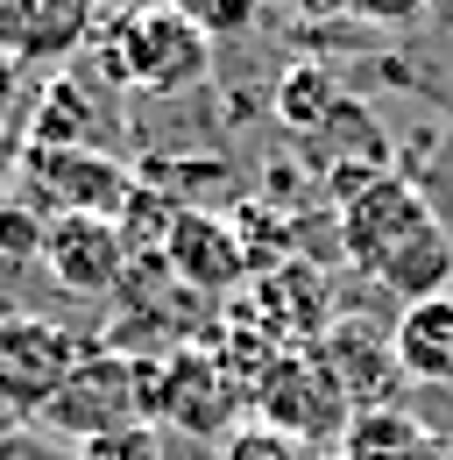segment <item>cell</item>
Returning <instances> with one entry per match:
<instances>
[{
  "label": "cell",
  "instance_id": "1",
  "mask_svg": "<svg viewBox=\"0 0 453 460\" xmlns=\"http://www.w3.org/2000/svg\"><path fill=\"white\" fill-rule=\"evenodd\" d=\"M156 383H164V361H142V354H120V347H93L78 361V376L64 383V397L36 418V432L57 439H107L128 425H156Z\"/></svg>",
  "mask_w": 453,
  "mask_h": 460
},
{
  "label": "cell",
  "instance_id": "2",
  "mask_svg": "<svg viewBox=\"0 0 453 460\" xmlns=\"http://www.w3.org/2000/svg\"><path fill=\"white\" fill-rule=\"evenodd\" d=\"M100 71H107L113 85H128V93L177 100V93L206 85L213 43L184 14H170V7H135V14H120L107 36H100Z\"/></svg>",
  "mask_w": 453,
  "mask_h": 460
},
{
  "label": "cell",
  "instance_id": "3",
  "mask_svg": "<svg viewBox=\"0 0 453 460\" xmlns=\"http://www.w3.org/2000/svg\"><path fill=\"white\" fill-rule=\"evenodd\" d=\"M255 411L290 447H340L354 425V397L319 347H283L270 361V376L255 383Z\"/></svg>",
  "mask_w": 453,
  "mask_h": 460
},
{
  "label": "cell",
  "instance_id": "4",
  "mask_svg": "<svg viewBox=\"0 0 453 460\" xmlns=\"http://www.w3.org/2000/svg\"><path fill=\"white\" fill-rule=\"evenodd\" d=\"M85 354H93V347L78 341L71 326H57L43 312H7V319H0V403H7L22 425H36V418L64 397V383L78 376Z\"/></svg>",
  "mask_w": 453,
  "mask_h": 460
},
{
  "label": "cell",
  "instance_id": "5",
  "mask_svg": "<svg viewBox=\"0 0 453 460\" xmlns=\"http://www.w3.org/2000/svg\"><path fill=\"white\" fill-rule=\"evenodd\" d=\"M22 184L43 199V206H57V213H100V220H113L128 199H135V177H128V164H113L107 149H85V142H29L22 149Z\"/></svg>",
  "mask_w": 453,
  "mask_h": 460
},
{
  "label": "cell",
  "instance_id": "6",
  "mask_svg": "<svg viewBox=\"0 0 453 460\" xmlns=\"http://www.w3.org/2000/svg\"><path fill=\"white\" fill-rule=\"evenodd\" d=\"M432 220H440V213L425 206V191H418L411 177H396V171H376V177H361V184L340 191V248H347L361 270H383L396 248L418 227H432Z\"/></svg>",
  "mask_w": 453,
  "mask_h": 460
},
{
  "label": "cell",
  "instance_id": "7",
  "mask_svg": "<svg viewBox=\"0 0 453 460\" xmlns=\"http://www.w3.org/2000/svg\"><path fill=\"white\" fill-rule=\"evenodd\" d=\"M241 403H248V390H241V376H234L226 361L199 354V347L164 361V383H156V425H164V432L220 439L226 425L241 418Z\"/></svg>",
  "mask_w": 453,
  "mask_h": 460
},
{
  "label": "cell",
  "instance_id": "8",
  "mask_svg": "<svg viewBox=\"0 0 453 460\" xmlns=\"http://www.w3.org/2000/svg\"><path fill=\"white\" fill-rule=\"evenodd\" d=\"M57 290L71 297H107L120 277H128V234L100 220V213H50V234H43V255Z\"/></svg>",
  "mask_w": 453,
  "mask_h": 460
},
{
  "label": "cell",
  "instance_id": "9",
  "mask_svg": "<svg viewBox=\"0 0 453 460\" xmlns=\"http://www.w3.org/2000/svg\"><path fill=\"white\" fill-rule=\"evenodd\" d=\"M93 36V0H0V50L14 64H57Z\"/></svg>",
  "mask_w": 453,
  "mask_h": 460
},
{
  "label": "cell",
  "instance_id": "10",
  "mask_svg": "<svg viewBox=\"0 0 453 460\" xmlns=\"http://www.w3.org/2000/svg\"><path fill=\"white\" fill-rule=\"evenodd\" d=\"M390 347H396V376H404V383L453 390V290L404 305L396 326H390Z\"/></svg>",
  "mask_w": 453,
  "mask_h": 460
},
{
  "label": "cell",
  "instance_id": "11",
  "mask_svg": "<svg viewBox=\"0 0 453 460\" xmlns=\"http://www.w3.org/2000/svg\"><path fill=\"white\" fill-rule=\"evenodd\" d=\"M164 262L184 277L191 290H226L248 277V248L226 220H206V213H177V227L164 241Z\"/></svg>",
  "mask_w": 453,
  "mask_h": 460
},
{
  "label": "cell",
  "instance_id": "12",
  "mask_svg": "<svg viewBox=\"0 0 453 460\" xmlns=\"http://www.w3.org/2000/svg\"><path fill=\"white\" fill-rule=\"evenodd\" d=\"M340 460H453V454H447V439L432 425H418L411 411L369 403V411H354V425L340 439Z\"/></svg>",
  "mask_w": 453,
  "mask_h": 460
},
{
  "label": "cell",
  "instance_id": "13",
  "mask_svg": "<svg viewBox=\"0 0 453 460\" xmlns=\"http://www.w3.org/2000/svg\"><path fill=\"white\" fill-rule=\"evenodd\" d=\"M383 290H390L396 305H418V297H440L453 290V227L447 220H432V227H418L404 248H396L390 262L376 270Z\"/></svg>",
  "mask_w": 453,
  "mask_h": 460
},
{
  "label": "cell",
  "instance_id": "14",
  "mask_svg": "<svg viewBox=\"0 0 453 460\" xmlns=\"http://www.w3.org/2000/svg\"><path fill=\"white\" fill-rule=\"evenodd\" d=\"M326 114H340L333 78H326L319 64H290L283 85H277V120H283V128H298V135H319V120H326Z\"/></svg>",
  "mask_w": 453,
  "mask_h": 460
},
{
  "label": "cell",
  "instance_id": "15",
  "mask_svg": "<svg viewBox=\"0 0 453 460\" xmlns=\"http://www.w3.org/2000/svg\"><path fill=\"white\" fill-rule=\"evenodd\" d=\"M170 14H184L206 43H234V36H248L255 29V14H262V0H164Z\"/></svg>",
  "mask_w": 453,
  "mask_h": 460
},
{
  "label": "cell",
  "instance_id": "16",
  "mask_svg": "<svg viewBox=\"0 0 453 460\" xmlns=\"http://www.w3.org/2000/svg\"><path fill=\"white\" fill-rule=\"evenodd\" d=\"M43 234H50V213H36V206H0V262H36V255H43Z\"/></svg>",
  "mask_w": 453,
  "mask_h": 460
},
{
  "label": "cell",
  "instance_id": "17",
  "mask_svg": "<svg viewBox=\"0 0 453 460\" xmlns=\"http://www.w3.org/2000/svg\"><path fill=\"white\" fill-rule=\"evenodd\" d=\"M78 460H164V425H128V432H107V439L78 447Z\"/></svg>",
  "mask_w": 453,
  "mask_h": 460
},
{
  "label": "cell",
  "instance_id": "18",
  "mask_svg": "<svg viewBox=\"0 0 453 460\" xmlns=\"http://www.w3.org/2000/svg\"><path fill=\"white\" fill-rule=\"evenodd\" d=\"M226 460H305V454H298L283 432H270V425H262V432H241V439L226 447Z\"/></svg>",
  "mask_w": 453,
  "mask_h": 460
},
{
  "label": "cell",
  "instance_id": "19",
  "mask_svg": "<svg viewBox=\"0 0 453 460\" xmlns=\"http://www.w3.org/2000/svg\"><path fill=\"white\" fill-rule=\"evenodd\" d=\"M347 7H354V14H376V22H411L425 0H347Z\"/></svg>",
  "mask_w": 453,
  "mask_h": 460
},
{
  "label": "cell",
  "instance_id": "20",
  "mask_svg": "<svg viewBox=\"0 0 453 460\" xmlns=\"http://www.w3.org/2000/svg\"><path fill=\"white\" fill-rule=\"evenodd\" d=\"M7 164H14V120L0 114V177H7Z\"/></svg>",
  "mask_w": 453,
  "mask_h": 460
}]
</instances>
